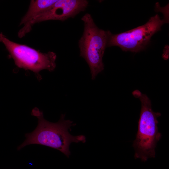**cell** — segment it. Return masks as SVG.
Instances as JSON below:
<instances>
[{
	"label": "cell",
	"instance_id": "1",
	"mask_svg": "<svg viewBox=\"0 0 169 169\" xmlns=\"http://www.w3.org/2000/svg\"><path fill=\"white\" fill-rule=\"evenodd\" d=\"M32 115L38 118V125L33 131L25 134L26 139L18 147V150L28 145L37 144L58 150L69 157L71 153L69 146L71 143L86 141L83 135L73 136L70 134L68 130L76 124L69 120H65V115L62 114L56 123L46 120L43 112L37 108L32 110Z\"/></svg>",
	"mask_w": 169,
	"mask_h": 169
},
{
	"label": "cell",
	"instance_id": "2",
	"mask_svg": "<svg viewBox=\"0 0 169 169\" xmlns=\"http://www.w3.org/2000/svg\"><path fill=\"white\" fill-rule=\"evenodd\" d=\"M132 94L141 103L137 133L133 144L135 151L134 157L146 161L149 158L155 157L156 144L162 136L158 131L157 120L161 114L152 110L151 101L146 95L137 90Z\"/></svg>",
	"mask_w": 169,
	"mask_h": 169
},
{
	"label": "cell",
	"instance_id": "3",
	"mask_svg": "<svg viewBox=\"0 0 169 169\" xmlns=\"http://www.w3.org/2000/svg\"><path fill=\"white\" fill-rule=\"evenodd\" d=\"M81 19L84 29L78 42L80 56L88 64L93 80L104 69L103 57L111 33L99 28L90 14L86 13Z\"/></svg>",
	"mask_w": 169,
	"mask_h": 169
},
{
	"label": "cell",
	"instance_id": "4",
	"mask_svg": "<svg viewBox=\"0 0 169 169\" xmlns=\"http://www.w3.org/2000/svg\"><path fill=\"white\" fill-rule=\"evenodd\" d=\"M0 42L4 45L19 68L38 74L44 69L52 71L56 67L57 56L53 52L41 53L27 45L11 41L0 32Z\"/></svg>",
	"mask_w": 169,
	"mask_h": 169
},
{
	"label": "cell",
	"instance_id": "5",
	"mask_svg": "<svg viewBox=\"0 0 169 169\" xmlns=\"http://www.w3.org/2000/svg\"><path fill=\"white\" fill-rule=\"evenodd\" d=\"M166 22L156 14L142 25L120 33H111L107 47L116 46L125 51L139 52L145 48L152 36L160 30L162 25Z\"/></svg>",
	"mask_w": 169,
	"mask_h": 169
},
{
	"label": "cell",
	"instance_id": "6",
	"mask_svg": "<svg viewBox=\"0 0 169 169\" xmlns=\"http://www.w3.org/2000/svg\"><path fill=\"white\" fill-rule=\"evenodd\" d=\"M89 4L86 0H57L49 9L39 16L33 22L36 23L50 20L64 21L73 18L84 11Z\"/></svg>",
	"mask_w": 169,
	"mask_h": 169
},
{
	"label": "cell",
	"instance_id": "7",
	"mask_svg": "<svg viewBox=\"0 0 169 169\" xmlns=\"http://www.w3.org/2000/svg\"><path fill=\"white\" fill-rule=\"evenodd\" d=\"M57 0H31L28 10L22 18L20 25L23 26L18 31V36L21 38L31 30L32 23L41 14L50 7Z\"/></svg>",
	"mask_w": 169,
	"mask_h": 169
}]
</instances>
